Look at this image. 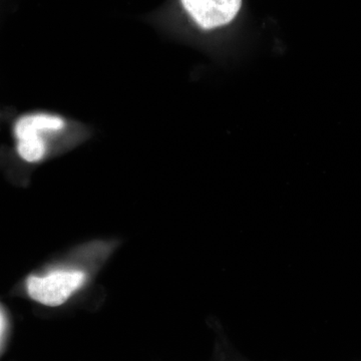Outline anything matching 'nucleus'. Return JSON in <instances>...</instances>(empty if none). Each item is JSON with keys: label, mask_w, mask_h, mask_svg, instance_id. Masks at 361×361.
<instances>
[{"label": "nucleus", "mask_w": 361, "mask_h": 361, "mask_svg": "<svg viewBox=\"0 0 361 361\" xmlns=\"http://www.w3.org/2000/svg\"><path fill=\"white\" fill-rule=\"evenodd\" d=\"M66 127V118L59 114L39 111L21 116L13 126L18 155L30 164L44 160L49 153V141L63 134Z\"/></svg>", "instance_id": "1"}, {"label": "nucleus", "mask_w": 361, "mask_h": 361, "mask_svg": "<svg viewBox=\"0 0 361 361\" xmlns=\"http://www.w3.org/2000/svg\"><path fill=\"white\" fill-rule=\"evenodd\" d=\"M84 271L59 269L44 275H30L26 279L25 290L32 300L58 307L65 304L87 282Z\"/></svg>", "instance_id": "2"}, {"label": "nucleus", "mask_w": 361, "mask_h": 361, "mask_svg": "<svg viewBox=\"0 0 361 361\" xmlns=\"http://www.w3.org/2000/svg\"><path fill=\"white\" fill-rule=\"evenodd\" d=\"M187 13L203 30H213L231 23L242 0H180Z\"/></svg>", "instance_id": "3"}, {"label": "nucleus", "mask_w": 361, "mask_h": 361, "mask_svg": "<svg viewBox=\"0 0 361 361\" xmlns=\"http://www.w3.org/2000/svg\"><path fill=\"white\" fill-rule=\"evenodd\" d=\"M215 332L217 334L216 341H217L218 345L220 346L221 350H222L225 361H250L235 348L232 342L228 338L225 330L219 325V323H218V327L217 324H216Z\"/></svg>", "instance_id": "4"}, {"label": "nucleus", "mask_w": 361, "mask_h": 361, "mask_svg": "<svg viewBox=\"0 0 361 361\" xmlns=\"http://www.w3.org/2000/svg\"><path fill=\"white\" fill-rule=\"evenodd\" d=\"M2 331H4V317L0 312V338H1Z\"/></svg>", "instance_id": "5"}]
</instances>
